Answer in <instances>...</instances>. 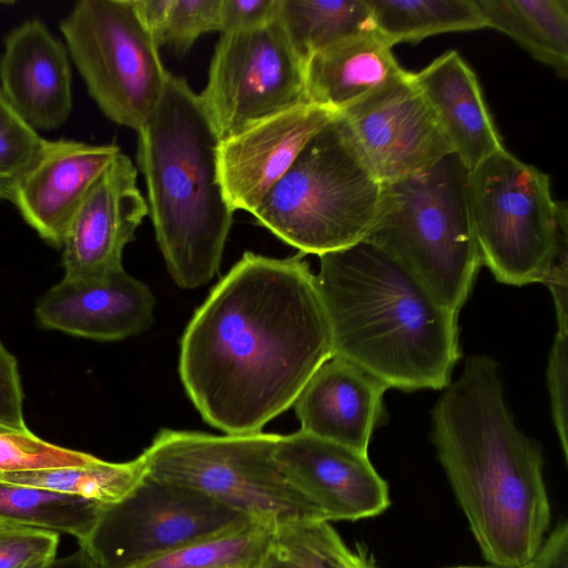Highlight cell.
Returning <instances> with one entry per match:
<instances>
[{
    "label": "cell",
    "mask_w": 568,
    "mask_h": 568,
    "mask_svg": "<svg viewBox=\"0 0 568 568\" xmlns=\"http://www.w3.org/2000/svg\"><path fill=\"white\" fill-rule=\"evenodd\" d=\"M382 193V182L337 113L251 214L300 253L320 256L367 236Z\"/></svg>",
    "instance_id": "obj_6"
},
{
    "label": "cell",
    "mask_w": 568,
    "mask_h": 568,
    "mask_svg": "<svg viewBox=\"0 0 568 568\" xmlns=\"http://www.w3.org/2000/svg\"><path fill=\"white\" fill-rule=\"evenodd\" d=\"M60 30L102 113L139 131L158 106L170 72L130 0H80Z\"/></svg>",
    "instance_id": "obj_9"
},
{
    "label": "cell",
    "mask_w": 568,
    "mask_h": 568,
    "mask_svg": "<svg viewBox=\"0 0 568 568\" xmlns=\"http://www.w3.org/2000/svg\"><path fill=\"white\" fill-rule=\"evenodd\" d=\"M173 0H130L131 6L158 48L163 44L166 20Z\"/></svg>",
    "instance_id": "obj_37"
},
{
    "label": "cell",
    "mask_w": 568,
    "mask_h": 568,
    "mask_svg": "<svg viewBox=\"0 0 568 568\" xmlns=\"http://www.w3.org/2000/svg\"><path fill=\"white\" fill-rule=\"evenodd\" d=\"M95 458L88 453L48 443L31 432H0V475L85 465Z\"/></svg>",
    "instance_id": "obj_30"
},
{
    "label": "cell",
    "mask_w": 568,
    "mask_h": 568,
    "mask_svg": "<svg viewBox=\"0 0 568 568\" xmlns=\"http://www.w3.org/2000/svg\"><path fill=\"white\" fill-rule=\"evenodd\" d=\"M146 474L140 455L121 463L97 457L85 465L4 473L0 479L77 495L105 506L126 496Z\"/></svg>",
    "instance_id": "obj_26"
},
{
    "label": "cell",
    "mask_w": 568,
    "mask_h": 568,
    "mask_svg": "<svg viewBox=\"0 0 568 568\" xmlns=\"http://www.w3.org/2000/svg\"><path fill=\"white\" fill-rule=\"evenodd\" d=\"M48 568H98V566L88 551L80 546L74 552L63 558L55 557Z\"/></svg>",
    "instance_id": "obj_39"
},
{
    "label": "cell",
    "mask_w": 568,
    "mask_h": 568,
    "mask_svg": "<svg viewBox=\"0 0 568 568\" xmlns=\"http://www.w3.org/2000/svg\"><path fill=\"white\" fill-rule=\"evenodd\" d=\"M448 568H500V567H473V566H456V567H448ZM524 568V567H519Z\"/></svg>",
    "instance_id": "obj_41"
},
{
    "label": "cell",
    "mask_w": 568,
    "mask_h": 568,
    "mask_svg": "<svg viewBox=\"0 0 568 568\" xmlns=\"http://www.w3.org/2000/svg\"><path fill=\"white\" fill-rule=\"evenodd\" d=\"M136 174L121 152L90 190L62 244L63 278L90 280L123 268V250L149 214Z\"/></svg>",
    "instance_id": "obj_14"
},
{
    "label": "cell",
    "mask_w": 568,
    "mask_h": 568,
    "mask_svg": "<svg viewBox=\"0 0 568 568\" xmlns=\"http://www.w3.org/2000/svg\"><path fill=\"white\" fill-rule=\"evenodd\" d=\"M392 45L364 30L314 53L305 63L308 103L341 112L402 75Z\"/></svg>",
    "instance_id": "obj_21"
},
{
    "label": "cell",
    "mask_w": 568,
    "mask_h": 568,
    "mask_svg": "<svg viewBox=\"0 0 568 568\" xmlns=\"http://www.w3.org/2000/svg\"><path fill=\"white\" fill-rule=\"evenodd\" d=\"M278 17L305 63L327 45L374 29L366 0H280Z\"/></svg>",
    "instance_id": "obj_25"
},
{
    "label": "cell",
    "mask_w": 568,
    "mask_h": 568,
    "mask_svg": "<svg viewBox=\"0 0 568 568\" xmlns=\"http://www.w3.org/2000/svg\"><path fill=\"white\" fill-rule=\"evenodd\" d=\"M220 9L221 0H173L162 45L185 53L200 36L219 31Z\"/></svg>",
    "instance_id": "obj_31"
},
{
    "label": "cell",
    "mask_w": 568,
    "mask_h": 568,
    "mask_svg": "<svg viewBox=\"0 0 568 568\" xmlns=\"http://www.w3.org/2000/svg\"><path fill=\"white\" fill-rule=\"evenodd\" d=\"M320 257L317 288L333 356L387 388L443 389L460 357L458 314L393 255L362 240Z\"/></svg>",
    "instance_id": "obj_3"
},
{
    "label": "cell",
    "mask_w": 568,
    "mask_h": 568,
    "mask_svg": "<svg viewBox=\"0 0 568 568\" xmlns=\"http://www.w3.org/2000/svg\"><path fill=\"white\" fill-rule=\"evenodd\" d=\"M365 240L400 262L445 307L459 314L481 258L469 201V170L455 153L383 184Z\"/></svg>",
    "instance_id": "obj_5"
},
{
    "label": "cell",
    "mask_w": 568,
    "mask_h": 568,
    "mask_svg": "<svg viewBox=\"0 0 568 568\" xmlns=\"http://www.w3.org/2000/svg\"><path fill=\"white\" fill-rule=\"evenodd\" d=\"M276 526L250 520L195 540L134 568H255Z\"/></svg>",
    "instance_id": "obj_27"
},
{
    "label": "cell",
    "mask_w": 568,
    "mask_h": 568,
    "mask_svg": "<svg viewBox=\"0 0 568 568\" xmlns=\"http://www.w3.org/2000/svg\"><path fill=\"white\" fill-rule=\"evenodd\" d=\"M0 89V200L13 202L16 191L44 143Z\"/></svg>",
    "instance_id": "obj_29"
},
{
    "label": "cell",
    "mask_w": 568,
    "mask_h": 568,
    "mask_svg": "<svg viewBox=\"0 0 568 568\" xmlns=\"http://www.w3.org/2000/svg\"><path fill=\"white\" fill-rule=\"evenodd\" d=\"M337 568H377L372 552L363 544L349 548L338 536L334 546Z\"/></svg>",
    "instance_id": "obj_38"
},
{
    "label": "cell",
    "mask_w": 568,
    "mask_h": 568,
    "mask_svg": "<svg viewBox=\"0 0 568 568\" xmlns=\"http://www.w3.org/2000/svg\"><path fill=\"white\" fill-rule=\"evenodd\" d=\"M413 77L453 152L469 171L504 148L477 77L457 51L444 52Z\"/></svg>",
    "instance_id": "obj_20"
},
{
    "label": "cell",
    "mask_w": 568,
    "mask_h": 568,
    "mask_svg": "<svg viewBox=\"0 0 568 568\" xmlns=\"http://www.w3.org/2000/svg\"><path fill=\"white\" fill-rule=\"evenodd\" d=\"M303 256L245 252L184 331L181 382L202 418L225 434L262 432L333 356L316 277Z\"/></svg>",
    "instance_id": "obj_1"
},
{
    "label": "cell",
    "mask_w": 568,
    "mask_h": 568,
    "mask_svg": "<svg viewBox=\"0 0 568 568\" xmlns=\"http://www.w3.org/2000/svg\"><path fill=\"white\" fill-rule=\"evenodd\" d=\"M102 507L77 495L0 479V521L68 534L79 544L90 536Z\"/></svg>",
    "instance_id": "obj_23"
},
{
    "label": "cell",
    "mask_w": 568,
    "mask_h": 568,
    "mask_svg": "<svg viewBox=\"0 0 568 568\" xmlns=\"http://www.w3.org/2000/svg\"><path fill=\"white\" fill-rule=\"evenodd\" d=\"M280 0H221V33L261 27L278 14Z\"/></svg>",
    "instance_id": "obj_35"
},
{
    "label": "cell",
    "mask_w": 568,
    "mask_h": 568,
    "mask_svg": "<svg viewBox=\"0 0 568 568\" xmlns=\"http://www.w3.org/2000/svg\"><path fill=\"white\" fill-rule=\"evenodd\" d=\"M486 28L496 29L552 68L568 77L567 0H476Z\"/></svg>",
    "instance_id": "obj_22"
},
{
    "label": "cell",
    "mask_w": 568,
    "mask_h": 568,
    "mask_svg": "<svg viewBox=\"0 0 568 568\" xmlns=\"http://www.w3.org/2000/svg\"><path fill=\"white\" fill-rule=\"evenodd\" d=\"M53 560V559H52ZM52 560H43V561H37V562H33L31 565H28L23 568H48V566L50 565V562Z\"/></svg>",
    "instance_id": "obj_40"
},
{
    "label": "cell",
    "mask_w": 568,
    "mask_h": 568,
    "mask_svg": "<svg viewBox=\"0 0 568 568\" xmlns=\"http://www.w3.org/2000/svg\"><path fill=\"white\" fill-rule=\"evenodd\" d=\"M469 201L481 258L507 285L545 283L567 255L568 210L549 176L505 148L469 171Z\"/></svg>",
    "instance_id": "obj_7"
},
{
    "label": "cell",
    "mask_w": 568,
    "mask_h": 568,
    "mask_svg": "<svg viewBox=\"0 0 568 568\" xmlns=\"http://www.w3.org/2000/svg\"><path fill=\"white\" fill-rule=\"evenodd\" d=\"M387 386L355 364L332 356L307 381L293 407L301 430L367 453L385 420Z\"/></svg>",
    "instance_id": "obj_19"
},
{
    "label": "cell",
    "mask_w": 568,
    "mask_h": 568,
    "mask_svg": "<svg viewBox=\"0 0 568 568\" xmlns=\"http://www.w3.org/2000/svg\"><path fill=\"white\" fill-rule=\"evenodd\" d=\"M59 534L0 521V568H23L55 558Z\"/></svg>",
    "instance_id": "obj_32"
},
{
    "label": "cell",
    "mask_w": 568,
    "mask_h": 568,
    "mask_svg": "<svg viewBox=\"0 0 568 568\" xmlns=\"http://www.w3.org/2000/svg\"><path fill=\"white\" fill-rule=\"evenodd\" d=\"M338 113L382 184L419 173L454 153L413 72L405 70Z\"/></svg>",
    "instance_id": "obj_12"
},
{
    "label": "cell",
    "mask_w": 568,
    "mask_h": 568,
    "mask_svg": "<svg viewBox=\"0 0 568 568\" xmlns=\"http://www.w3.org/2000/svg\"><path fill=\"white\" fill-rule=\"evenodd\" d=\"M374 29L393 47L486 28L476 0H366Z\"/></svg>",
    "instance_id": "obj_24"
},
{
    "label": "cell",
    "mask_w": 568,
    "mask_h": 568,
    "mask_svg": "<svg viewBox=\"0 0 568 568\" xmlns=\"http://www.w3.org/2000/svg\"><path fill=\"white\" fill-rule=\"evenodd\" d=\"M250 520L202 493L146 474L126 496L101 508L80 546L98 568H134Z\"/></svg>",
    "instance_id": "obj_11"
},
{
    "label": "cell",
    "mask_w": 568,
    "mask_h": 568,
    "mask_svg": "<svg viewBox=\"0 0 568 568\" xmlns=\"http://www.w3.org/2000/svg\"><path fill=\"white\" fill-rule=\"evenodd\" d=\"M0 89L37 131L58 129L69 120L73 105L70 55L41 20H26L7 36Z\"/></svg>",
    "instance_id": "obj_18"
},
{
    "label": "cell",
    "mask_w": 568,
    "mask_h": 568,
    "mask_svg": "<svg viewBox=\"0 0 568 568\" xmlns=\"http://www.w3.org/2000/svg\"><path fill=\"white\" fill-rule=\"evenodd\" d=\"M524 568H568V524L558 523Z\"/></svg>",
    "instance_id": "obj_36"
},
{
    "label": "cell",
    "mask_w": 568,
    "mask_h": 568,
    "mask_svg": "<svg viewBox=\"0 0 568 568\" xmlns=\"http://www.w3.org/2000/svg\"><path fill=\"white\" fill-rule=\"evenodd\" d=\"M277 438L262 432L212 435L165 428L141 455L150 476L202 493L251 519L275 526L324 520L278 466Z\"/></svg>",
    "instance_id": "obj_8"
},
{
    "label": "cell",
    "mask_w": 568,
    "mask_h": 568,
    "mask_svg": "<svg viewBox=\"0 0 568 568\" xmlns=\"http://www.w3.org/2000/svg\"><path fill=\"white\" fill-rule=\"evenodd\" d=\"M338 536L324 520L278 525L255 568H337L334 546Z\"/></svg>",
    "instance_id": "obj_28"
},
{
    "label": "cell",
    "mask_w": 568,
    "mask_h": 568,
    "mask_svg": "<svg viewBox=\"0 0 568 568\" xmlns=\"http://www.w3.org/2000/svg\"><path fill=\"white\" fill-rule=\"evenodd\" d=\"M121 153L116 144L44 140L12 204L39 236L62 247L68 227L95 182Z\"/></svg>",
    "instance_id": "obj_17"
},
{
    "label": "cell",
    "mask_w": 568,
    "mask_h": 568,
    "mask_svg": "<svg viewBox=\"0 0 568 568\" xmlns=\"http://www.w3.org/2000/svg\"><path fill=\"white\" fill-rule=\"evenodd\" d=\"M0 432H11L0 426Z\"/></svg>",
    "instance_id": "obj_42"
},
{
    "label": "cell",
    "mask_w": 568,
    "mask_h": 568,
    "mask_svg": "<svg viewBox=\"0 0 568 568\" xmlns=\"http://www.w3.org/2000/svg\"><path fill=\"white\" fill-rule=\"evenodd\" d=\"M337 113L306 102L222 140L217 172L231 210L252 213L310 139Z\"/></svg>",
    "instance_id": "obj_15"
},
{
    "label": "cell",
    "mask_w": 568,
    "mask_h": 568,
    "mask_svg": "<svg viewBox=\"0 0 568 568\" xmlns=\"http://www.w3.org/2000/svg\"><path fill=\"white\" fill-rule=\"evenodd\" d=\"M432 440L484 558L525 566L550 524L544 458L516 425L494 358L467 357L432 410Z\"/></svg>",
    "instance_id": "obj_2"
},
{
    "label": "cell",
    "mask_w": 568,
    "mask_h": 568,
    "mask_svg": "<svg viewBox=\"0 0 568 568\" xmlns=\"http://www.w3.org/2000/svg\"><path fill=\"white\" fill-rule=\"evenodd\" d=\"M150 287L123 268L90 280H65L37 303L39 323L50 329L95 341H120L154 322Z\"/></svg>",
    "instance_id": "obj_16"
},
{
    "label": "cell",
    "mask_w": 568,
    "mask_h": 568,
    "mask_svg": "<svg viewBox=\"0 0 568 568\" xmlns=\"http://www.w3.org/2000/svg\"><path fill=\"white\" fill-rule=\"evenodd\" d=\"M0 426L29 433L23 417V392L16 357L0 342Z\"/></svg>",
    "instance_id": "obj_34"
},
{
    "label": "cell",
    "mask_w": 568,
    "mask_h": 568,
    "mask_svg": "<svg viewBox=\"0 0 568 568\" xmlns=\"http://www.w3.org/2000/svg\"><path fill=\"white\" fill-rule=\"evenodd\" d=\"M274 456L291 485L325 521L375 517L390 504L388 486L367 453L300 429L278 435Z\"/></svg>",
    "instance_id": "obj_13"
},
{
    "label": "cell",
    "mask_w": 568,
    "mask_h": 568,
    "mask_svg": "<svg viewBox=\"0 0 568 568\" xmlns=\"http://www.w3.org/2000/svg\"><path fill=\"white\" fill-rule=\"evenodd\" d=\"M567 373L568 329L558 328L547 365V386L554 425L566 460H568Z\"/></svg>",
    "instance_id": "obj_33"
},
{
    "label": "cell",
    "mask_w": 568,
    "mask_h": 568,
    "mask_svg": "<svg viewBox=\"0 0 568 568\" xmlns=\"http://www.w3.org/2000/svg\"><path fill=\"white\" fill-rule=\"evenodd\" d=\"M136 132L158 245L173 281L196 288L219 270L233 221L217 172L221 141L199 94L172 73Z\"/></svg>",
    "instance_id": "obj_4"
},
{
    "label": "cell",
    "mask_w": 568,
    "mask_h": 568,
    "mask_svg": "<svg viewBox=\"0 0 568 568\" xmlns=\"http://www.w3.org/2000/svg\"><path fill=\"white\" fill-rule=\"evenodd\" d=\"M199 98L220 141L307 102L305 62L278 14L254 29L221 33Z\"/></svg>",
    "instance_id": "obj_10"
}]
</instances>
